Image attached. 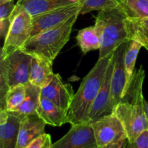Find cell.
<instances>
[{
    "label": "cell",
    "mask_w": 148,
    "mask_h": 148,
    "mask_svg": "<svg viewBox=\"0 0 148 148\" xmlns=\"http://www.w3.org/2000/svg\"><path fill=\"white\" fill-rule=\"evenodd\" d=\"M145 71L143 65L135 71L132 82L122 100L114 107L113 114L125 129L128 142H132L148 129V120L144 108L143 86Z\"/></svg>",
    "instance_id": "cell-1"
},
{
    "label": "cell",
    "mask_w": 148,
    "mask_h": 148,
    "mask_svg": "<svg viewBox=\"0 0 148 148\" xmlns=\"http://www.w3.org/2000/svg\"><path fill=\"white\" fill-rule=\"evenodd\" d=\"M112 55L98 59L81 82L67 112V123L71 126L88 122L91 107L102 86Z\"/></svg>",
    "instance_id": "cell-2"
},
{
    "label": "cell",
    "mask_w": 148,
    "mask_h": 148,
    "mask_svg": "<svg viewBox=\"0 0 148 148\" xmlns=\"http://www.w3.org/2000/svg\"><path fill=\"white\" fill-rule=\"evenodd\" d=\"M76 15L59 26L30 37L20 48L25 53L42 58L53 64L62 48L69 40Z\"/></svg>",
    "instance_id": "cell-3"
},
{
    "label": "cell",
    "mask_w": 148,
    "mask_h": 148,
    "mask_svg": "<svg viewBox=\"0 0 148 148\" xmlns=\"http://www.w3.org/2000/svg\"><path fill=\"white\" fill-rule=\"evenodd\" d=\"M127 17L120 5L100 11L96 16L94 26L101 39L98 59L110 56L123 43L128 41L124 23Z\"/></svg>",
    "instance_id": "cell-4"
},
{
    "label": "cell",
    "mask_w": 148,
    "mask_h": 148,
    "mask_svg": "<svg viewBox=\"0 0 148 148\" xmlns=\"http://www.w3.org/2000/svg\"><path fill=\"white\" fill-rule=\"evenodd\" d=\"M32 56L21 49L12 52L0 60V100L10 89L30 84Z\"/></svg>",
    "instance_id": "cell-5"
},
{
    "label": "cell",
    "mask_w": 148,
    "mask_h": 148,
    "mask_svg": "<svg viewBox=\"0 0 148 148\" xmlns=\"http://www.w3.org/2000/svg\"><path fill=\"white\" fill-rule=\"evenodd\" d=\"M98 148H126L128 137L118 118L112 114L91 123Z\"/></svg>",
    "instance_id": "cell-6"
},
{
    "label": "cell",
    "mask_w": 148,
    "mask_h": 148,
    "mask_svg": "<svg viewBox=\"0 0 148 148\" xmlns=\"http://www.w3.org/2000/svg\"><path fill=\"white\" fill-rule=\"evenodd\" d=\"M32 16L21 12L12 20L11 26L1 49V58L20 49L31 36Z\"/></svg>",
    "instance_id": "cell-7"
},
{
    "label": "cell",
    "mask_w": 148,
    "mask_h": 148,
    "mask_svg": "<svg viewBox=\"0 0 148 148\" xmlns=\"http://www.w3.org/2000/svg\"><path fill=\"white\" fill-rule=\"evenodd\" d=\"M79 11L80 4L77 2L32 17L30 37L62 24L74 15H79Z\"/></svg>",
    "instance_id": "cell-8"
},
{
    "label": "cell",
    "mask_w": 148,
    "mask_h": 148,
    "mask_svg": "<svg viewBox=\"0 0 148 148\" xmlns=\"http://www.w3.org/2000/svg\"><path fill=\"white\" fill-rule=\"evenodd\" d=\"M114 52L110 59L102 86L89 113L88 122L90 123L113 113L114 106L111 100V78L115 64Z\"/></svg>",
    "instance_id": "cell-9"
},
{
    "label": "cell",
    "mask_w": 148,
    "mask_h": 148,
    "mask_svg": "<svg viewBox=\"0 0 148 148\" xmlns=\"http://www.w3.org/2000/svg\"><path fill=\"white\" fill-rule=\"evenodd\" d=\"M53 148H98L89 122L72 126L69 131L53 144Z\"/></svg>",
    "instance_id": "cell-10"
},
{
    "label": "cell",
    "mask_w": 148,
    "mask_h": 148,
    "mask_svg": "<svg viewBox=\"0 0 148 148\" xmlns=\"http://www.w3.org/2000/svg\"><path fill=\"white\" fill-rule=\"evenodd\" d=\"M25 115L0 110V148H16Z\"/></svg>",
    "instance_id": "cell-11"
},
{
    "label": "cell",
    "mask_w": 148,
    "mask_h": 148,
    "mask_svg": "<svg viewBox=\"0 0 148 148\" xmlns=\"http://www.w3.org/2000/svg\"><path fill=\"white\" fill-rule=\"evenodd\" d=\"M127 41L123 43L116 49L115 64L111 78V100L114 109L122 100L125 94L127 79L124 65V54Z\"/></svg>",
    "instance_id": "cell-12"
},
{
    "label": "cell",
    "mask_w": 148,
    "mask_h": 148,
    "mask_svg": "<svg viewBox=\"0 0 148 148\" xmlns=\"http://www.w3.org/2000/svg\"><path fill=\"white\" fill-rule=\"evenodd\" d=\"M41 96L68 112L75 92L71 84L64 82L60 75L55 73L52 81L41 89Z\"/></svg>",
    "instance_id": "cell-13"
},
{
    "label": "cell",
    "mask_w": 148,
    "mask_h": 148,
    "mask_svg": "<svg viewBox=\"0 0 148 148\" xmlns=\"http://www.w3.org/2000/svg\"><path fill=\"white\" fill-rule=\"evenodd\" d=\"M77 2L79 0H18L10 19L12 22L13 18L21 12H26L30 16L34 17Z\"/></svg>",
    "instance_id": "cell-14"
},
{
    "label": "cell",
    "mask_w": 148,
    "mask_h": 148,
    "mask_svg": "<svg viewBox=\"0 0 148 148\" xmlns=\"http://www.w3.org/2000/svg\"><path fill=\"white\" fill-rule=\"evenodd\" d=\"M46 125V123L37 114L25 115L20 123L16 148H25L36 139L46 133L45 132Z\"/></svg>",
    "instance_id": "cell-15"
},
{
    "label": "cell",
    "mask_w": 148,
    "mask_h": 148,
    "mask_svg": "<svg viewBox=\"0 0 148 148\" xmlns=\"http://www.w3.org/2000/svg\"><path fill=\"white\" fill-rule=\"evenodd\" d=\"M36 114L46 124L55 127H59L67 123V111L42 96Z\"/></svg>",
    "instance_id": "cell-16"
},
{
    "label": "cell",
    "mask_w": 148,
    "mask_h": 148,
    "mask_svg": "<svg viewBox=\"0 0 148 148\" xmlns=\"http://www.w3.org/2000/svg\"><path fill=\"white\" fill-rule=\"evenodd\" d=\"M54 74L52 63L36 56H32L30 73V84L43 88L53 79Z\"/></svg>",
    "instance_id": "cell-17"
},
{
    "label": "cell",
    "mask_w": 148,
    "mask_h": 148,
    "mask_svg": "<svg viewBox=\"0 0 148 148\" xmlns=\"http://www.w3.org/2000/svg\"><path fill=\"white\" fill-rule=\"evenodd\" d=\"M124 23L128 40L139 42L148 50V17H127Z\"/></svg>",
    "instance_id": "cell-18"
},
{
    "label": "cell",
    "mask_w": 148,
    "mask_h": 148,
    "mask_svg": "<svg viewBox=\"0 0 148 148\" xmlns=\"http://www.w3.org/2000/svg\"><path fill=\"white\" fill-rule=\"evenodd\" d=\"M76 39L77 45L83 54L96 49L99 50L101 47V39L95 26H89L79 30Z\"/></svg>",
    "instance_id": "cell-19"
},
{
    "label": "cell",
    "mask_w": 148,
    "mask_h": 148,
    "mask_svg": "<svg viewBox=\"0 0 148 148\" xmlns=\"http://www.w3.org/2000/svg\"><path fill=\"white\" fill-rule=\"evenodd\" d=\"M25 86L18 85L10 89L5 96L0 100V110L16 112L25 98Z\"/></svg>",
    "instance_id": "cell-20"
},
{
    "label": "cell",
    "mask_w": 148,
    "mask_h": 148,
    "mask_svg": "<svg viewBox=\"0 0 148 148\" xmlns=\"http://www.w3.org/2000/svg\"><path fill=\"white\" fill-rule=\"evenodd\" d=\"M25 98L23 104L16 112L25 115L36 114V110L39 105L41 97V88L31 84H28L25 86Z\"/></svg>",
    "instance_id": "cell-21"
},
{
    "label": "cell",
    "mask_w": 148,
    "mask_h": 148,
    "mask_svg": "<svg viewBox=\"0 0 148 148\" xmlns=\"http://www.w3.org/2000/svg\"><path fill=\"white\" fill-rule=\"evenodd\" d=\"M142 47L143 46L141 45V44L136 41L129 40L127 41V48H126L125 54H124V65H125L127 79L125 93L127 92L134 75V73H135L134 68H135L136 61H137V56H138V54Z\"/></svg>",
    "instance_id": "cell-22"
},
{
    "label": "cell",
    "mask_w": 148,
    "mask_h": 148,
    "mask_svg": "<svg viewBox=\"0 0 148 148\" xmlns=\"http://www.w3.org/2000/svg\"><path fill=\"white\" fill-rule=\"evenodd\" d=\"M127 17H148V0H119Z\"/></svg>",
    "instance_id": "cell-23"
},
{
    "label": "cell",
    "mask_w": 148,
    "mask_h": 148,
    "mask_svg": "<svg viewBox=\"0 0 148 148\" xmlns=\"http://www.w3.org/2000/svg\"><path fill=\"white\" fill-rule=\"evenodd\" d=\"M80 4L79 15H84L95 10L116 8L119 5V0H79Z\"/></svg>",
    "instance_id": "cell-24"
},
{
    "label": "cell",
    "mask_w": 148,
    "mask_h": 148,
    "mask_svg": "<svg viewBox=\"0 0 148 148\" xmlns=\"http://www.w3.org/2000/svg\"><path fill=\"white\" fill-rule=\"evenodd\" d=\"M25 148H53L51 137L49 133H45L31 142Z\"/></svg>",
    "instance_id": "cell-25"
},
{
    "label": "cell",
    "mask_w": 148,
    "mask_h": 148,
    "mask_svg": "<svg viewBox=\"0 0 148 148\" xmlns=\"http://www.w3.org/2000/svg\"><path fill=\"white\" fill-rule=\"evenodd\" d=\"M126 148H148V129L143 132L134 142H128Z\"/></svg>",
    "instance_id": "cell-26"
},
{
    "label": "cell",
    "mask_w": 148,
    "mask_h": 148,
    "mask_svg": "<svg viewBox=\"0 0 148 148\" xmlns=\"http://www.w3.org/2000/svg\"><path fill=\"white\" fill-rule=\"evenodd\" d=\"M15 7L14 1L0 4V20L10 18L12 13Z\"/></svg>",
    "instance_id": "cell-27"
},
{
    "label": "cell",
    "mask_w": 148,
    "mask_h": 148,
    "mask_svg": "<svg viewBox=\"0 0 148 148\" xmlns=\"http://www.w3.org/2000/svg\"><path fill=\"white\" fill-rule=\"evenodd\" d=\"M11 23L12 22L10 18L0 20V36L1 39H6L10 30Z\"/></svg>",
    "instance_id": "cell-28"
},
{
    "label": "cell",
    "mask_w": 148,
    "mask_h": 148,
    "mask_svg": "<svg viewBox=\"0 0 148 148\" xmlns=\"http://www.w3.org/2000/svg\"><path fill=\"white\" fill-rule=\"evenodd\" d=\"M144 108H145V112L146 116H147V118L148 120V101L146 100L145 99L144 100Z\"/></svg>",
    "instance_id": "cell-29"
},
{
    "label": "cell",
    "mask_w": 148,
    "mask_h": 148,
    "mask_svg": "<svg viewBox=\"0 0 148 148\" xmlns=\"http://www.w3.org/2000/svg\"><path fill=\"white\" fill-rule=\"evenodd\" d=\"M11 1H14V0H0V4H3V3H6Z\"/></svg>",
    "instance_id": "cell-30"
}]
</instances>
